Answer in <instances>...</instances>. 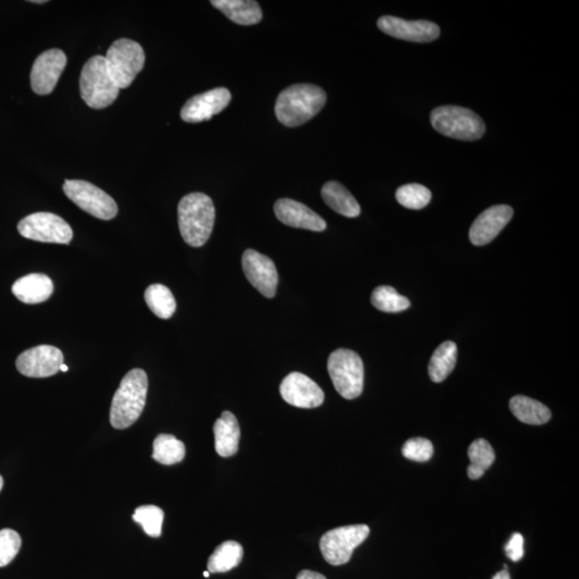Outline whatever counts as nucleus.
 Masks as SVG:
<instances>
[{
    "label": "nucleus",
    "instance_id": "f257e3e1",
    "mask_svg": "<svg viewBox=\"0 0 579 579\" xmlns=\"http://www.w3.org/2000/svg\"><path fill=\"white\" fill-rule=\"evenodd\" d=\"M326 103L322 88L313 84H296L279 94L275 113L287 127H298L314 118Z\"/></svg>",
    "mask_w": 579,
    "mask_h": 579
},
{
    "label": "nucleus",
    "instance_id": "f03ea898",
    "mask_svg": "<svg viewBox=\"0 0 579 579\" xmlns=\"http://www.w3.org/2000/svg\"><path fill=\"white\" fill-rule=\"evenodd\" d=\"M149 379L144 371H130L120 382L110 405V422L116 429H126L134 425L143 412Z\"/></svg>",
    "mask_w": 579,
    "mask_h": 579
},
{
    "label": "nucleus",
    "instance_id": "7ed1b4c3",
    "mask_svg": "<svg viewBox=\"0 0 579 579\" xmlns=\"http://www.w3.org/2000/svg\"><path fill=\"white\" fill-rule=\"evenodd\" d=\"M177 214L183 241L197 249L207 243L216 218L212 199L201 192L189 193L178 204Z\"/></svg>",
    "mask_w": 579,
    "mask_h": 579
},
{
    "label": "nucleus",
    "instance_id": "20e7f679",
    "mask_svg": "<svg viewBox=\"0 0 579 579\" xmlns=\"http://www.w3.org/2000/svg\"><path fill=\"white\" fill-rule=\"evenodd\" d=\"M119 91L110 75L104 56L96 55L86 61L80 77V94L89 108L110 107L118 99Z\"/></svg>",
    "mask_w": 579,
    "mask_h": 579
},
{
    "label": "nucleus",
    "instance_id": "39448f33",
    "mask_svg": "<svg viewBox=\"0 0 579 579\" xmlns=\"http://www.w3.org/2000/svg\"><path fill=\"white\" fill-rule=\"evenodd\" d=\"M430 122L439 134L461 141H477L485 134V123L473 110L444 105L430 114Z\"/></svg>",
    "mask_w": 579,
    "mask_h": 579
},
{
    "label": "nucleus",
    "instance_id": "423d86ee",
    "mask_svg": "<svg viewBox=\"0 0 579 579\" xmlns=\"http://www.w3.org/2000/svg\"><path fill=\"white\" fill-rule=\"evenodd\" d=\"M328 370L336 391L346 399L360 396L364 387V364L356 352L337 349L329 357Z\"/></svg>",
    "mask_w": 579,
    "mask_h": 579
},
{
    "label": "nucleus",
    "instance_id": "0eeeda50",
    "mask_svg": "<svg viewBox=\"0 0 579 579\" xmlns=\"http://www.w3.org/2000/svg\"><path fill=\"white\" fill-rule=\"evenodd\" d=\"M104 58L110 75L119 89L129 87L145 64L143 47L125 38L115 41Z\"/></svg>",
    "mask_w": 579,
    "mask_h": 579
},
{
    "label": "nucleus",
    "instance_id": "6e6552de",
    "mask_svg": "<svg viewBox=\"0 0 579 579\" xmlns=\"http://www.w3.org/2000/svg\"><path fill=\"white\" fill-rule=\"evenodd\" d=\"M371 534L367 525L346 526L328 531L320 541V550L324 559L331 566H342L349 562L357 546Z\"/></svg>",
    "mask_w": 579,
    "mask_h": 579
},
{
    "label": "nucleus",
    "instance_id": "1a4fd4ad",
    "mask_svg": "<svg viewBox=\"0 0 579 579\" xmlns=\"http://www.w3.org/2000/svg\"><path fill=\"white\" fill-rule=\"evenodd\" d=\"M62 189L73 203L94 217L110 220L118 214V207L114 199L91 183L67 180Z\"/></svg>",
    "mask_w": 579,
    "mask_h": 579
},
{
    "label": "nucleus",
    "instance_id": "9d476101",
    "mask_svg": "<svg viewBox=\"0 0 579 579\" xmlns=\"http://www.w3.org/2000/svg\"><path fill=\"white\" fill-rule=\"evenodd\" d=\"M19 233L25 239L68 245L73 238V231L69 224L55 214L35 213L20 221Z\"/></svg>",
    "mask_w": 579,
    "mask_h": 579
},
{
    "label": "nucleus",
    "instance_id": "9b49d317",
    "mask_svg": "<svg viewBox=\"0 0 579 579\" xmlns=\"http://www.w3.org/2000/svg\"><path fill=\"white\" fill-rule=\"evenodd\" d=\"M64 364V355L56 347L38 346L20 355L15 365L19 372L29 378H47L56 375Z\"/></svg>",
    "mask_w": 579,
    "mask_h": 579
},
{
    "label": "nucleus",
    "instance_id": "f8f14e48",
    "mask_svg": "<svg viewBox=\"0 0 579 579\" xmlns=\"http://www.w3.org/2000/svg\"><path fill=\"white\" fill-rule=\"evenodd\" d=\"M67 56L60 49L42 53L34 62L30 72L31 88L36 94H49L57 86L65 70Z\"/></svg>",
    "mask_w": 579,
    "mask_h": 579
},
{
    "label": "nucleus",
    "instance_id": "ddd939ff",
    "mask_svg": "<svg viewBox=\"0 0 579 579\" xmlns=\"http://www.w3.org/2000/svg\"><path fill=\"white\" fill-rule=\"evenodd\" d=\"M281 394L284 402L298 408H317L324 402L322 388L301 372H291L283 379Z\"/></svg>",
    "mask_w": 579,
    "mask_h": 579
},
{
    "label": "nucleus",
    "instance_id": "4468645a",
    "mask_svg": "<svg viewBox=\"0 0 579 579\" xmlns=\"http://www.w3.org/2000/svg\"><path fill=\"white\" fill-rule=\"evenodd\" d=\"M241 262H243L245 276L252 286L267 298L275 297L278 273L270 257L254 249H249L244 252Z\"/></svg>",
    "mask_w": 579,
    "mask_h": 579
},
{
    "label": "nucleus",
    "instance_id": "2eb2a0df",
    "mask_svg": "<svg viewBox=\"0 0 579 579\" xmlns=\"http://www.w3.org/2000/svg\"><path fill=\"white\" fill-rule=\"evenodd\" d=\"M378 28L394 38L419 44H428L440 36L439 26L429 20H405L389 15L378 20Z\"/></svg>",
    "mask_w": 579,
    "mask_h": 579
},
{
    "label": "nucleus",
    "instance_id": "dca6fc26",
    "mask_svg": "<svg viewBox=\"0 0 579 579\" xmlns=\"http://www.w3.org/2000/svg\"><path fill=\"white\" fill-rule=\"evenodd\" d=\"M231 93L224 87L197 94L189 99L181 110L183 122L198 124L205 122L216 114L223 112L231 102Z\"/></svg>",
    "mask_w": 579,
    "mask_h": 579
},
{
    "label": "nucleus",
    "instance_id": "f3484780",
    "mask_svg": "<svg viewBox=\"0 0 579 579\" xmlns=\"http://www.w3.org/2000/svg\"><path fill=\"white\" fill-rule=\"evenodd\" d=\"M514 210L509 205H496L478 216L472 224L469 239L475 246H485L497 238L512 219Z\"/></svg>",
    "mask_w": 579,
    "mask_h": 579
},
{
    "label": "nucleus",
    "instance_id": "a211bd4d",
    "mask_svg": "<svg viewBox=\"0 0 579 579\" xmlns=\"http://www.w3.org/2000/svg\"><path fill=\"white\" fill-rule=\"evenodd\" d=\"M276 217L282 224L292 228L304 229L314 232H322L326 229L325 220L301 202L291 199H281L273 207Z\"/></svg>",
    "mask_w": 579,
    "mask_h": 579
},
{
    "label": "nucleus",
    "instance_id": "6ab92c4d",
    "mask_svg": "<svg viewBox=\"0 0 579 579\" xmlns=\"http://www.w3.org/2000/svg\"><path fill=\"white\" fill-rule=\"evenodd\" d=\"M54 292V284L45 273H29L13 283L12 293L19 301L36 305L47 301Z\"/></svg>",
    "mask_w": 579,
    "mask_h": 579
},
{
    "label": "nucleus",
    "instance_id": "aec40b11",
    "mask_svg": "<svg viewBox=\"0 0 579 579\" xmlns=\"http://www.w3.org/2000/svg\"><path fill=\"white\" fill-rule=\"evenodd\" d=\"M216 452L221 457L233 456L239 451L241 429L235 415L224 412L214 425Z\"/></svg>",
    "mask_w": 579,
    "mask_h": 579
},
{
    "label": "nucleus",
    "instance_id": "412c9836",
    "mask_svg": "<svg viewBox=\"0 0 579 579\" xmlns=\"http://www.w3.org/2000/svg\"><path fill=\"white\" fill-rule=\"evenodd\" d=\"M210 4L232 22L239 25H255L263 17L259 4L251 0H213Z\"/></svg>",
    "mask_w": 579,
    "mask_h": 579
},
{
    "label": "nucleus",
    "instance_id": "4be33fe9",
    "mask_svg": "<svg viewBox=\"0 0 579 579\" xmlns=\"http://www.w3.org/2000/svg\"><path fill=\"white\" fill-rule=\"evenodd\" d=\"M324 202L331 209L347 218H355L361 214V207L356 199L341 183L329 182L321 191Z\"/></svg>",
    "mask_w": 579,
    "mask_h": 579
},
{
    "label": "nucleus",
    "instance_id": "5701e85b",
    "mask_svg": "<svg viewBox=\"0 0 579 579\" xmlns=\"http://www.w3.org/2000/svg\"><path fill=\"white\" fill-rule=\"evenodd\" d=\"M510 409L516 419L529 425H543L551 419L550 410L545 404L520 395L510 399Z\"/></svg>",
    "mask_w": 579,
    "mask_h": 579
},
{
    "label": "nucleus",
    "instance_id": "b1692460",
    "mask_svg": "<svg viewBox=\"0 0 579 579\" xmlns=\"http://www.w3.org/2000/svg\"><path fill=\"white\" fill-rule=\"evenodd\" d=\"M456 361L457 346L455 342L445 341L436 347L428 365L431 381L436 383L444 381L454 371Z\"/></svg>",
    "mask_w": 579,
    "mask_h": 579
},
{
    "label": "nucleus",
    "instance_id": "393cba45",
    "mask_svg": "<svg viewBox=\"0 0 579 579\" xmlns=\"http://www.w3.org/2000/svg\"><path fill=\"white\" fill-rule=\"evenodd\" d=\"M244 550L238 542L226 541L219 545L209 557L208 568L209 573H225L239 567L243 560Z\"/></svg>",
    "mask_w": 579,
    "mask_h": 579
},
{
    "label": "nucleus",
    "instance_id": "a878e982",
    "mask_svg": "<svg viewBox=\"0 0 579 579\" xmlns=\"http://www.w3.org/2000/svg\"><path fill=\"white\" fill-rule=\"evenodd\" d=\"M186 447L181 440L172 435L157 436L152 446V460L171 466L181 462L185 458Z\"/></svg>",
    "mask_w": 579,
    "mask_h": 579
},
{
    "label": "nucleus",
    "instance_id": "bb28decb",
    "mask_svg": "<svg viewBox=\"0 0 579 579\" xmlns=\"http://www.w3.org/2000/svg\"><path fill=\"white\" fill-rule=\"evenodd\" d=\"M145 302L158 318L170 319L176 310V302L171 290L160 283L151 284L146 289Z\"/></svg>",
    "mask_w": 579,
    "mask_h": 579
},
{
    "label": "nucleus",
    "instance_id": "cd10ccee",
    "mask_svg": "<svg viewBox=\"0 0 579 579\" xmlns=\"http://www.w3.org/2000/svg\"><path fill=\"white\" fill-rule=\"evenodd\" d=\"M470 466L468 467V477L471 480H477L484 476V473L491 467L494 461V451L493 446L485 439H477L472 442L469 451Z\"/></svg>",
    "mask_w": 579,
    "mask_h": 579
},
{
    "label": "nucleus",
    "instance_id": "c85d7f7f",
    "mask_svg": "<svg viewBox=\"0 0 579 579\" xmlns=\"http://www.w3.org/2000/svg\"><path fill=\"white\" fill-rule=\"evenodd\" d=\"M371 303L378 310L383 313H402L410 307V301L392 287L381 286L373 290Z\"/></svg>",
    "mask_w": 579,
    "mask_h": 579
},
{
    "label": "nucleus",
    "instance_id": "c756f323",
    "mask_svg": "<svg viewBox=\"0 0 579 579\" xmlns=\"http://www.w3.org/2000/svg\"><path fill=\"white\" fill-rule=\"evenodd\" d=\"M133 518L142 526L145 534L151 536V538H159L161 535L165 513L156 505H142V507L135 510Z\"/></svg>",
    "mask_w": 579,
    "mask_h": 579
},
{
    "label": "nucleus",
    "instance_id": "7c9ffc66",
    "mask_svg": "<svg viewBox=\"0 0 579 579\" xmlns=\"http://www.w3.org/2000/svg\"><path fill=\"white\" fill-rule=\"evenodd\" d=\"M396 199L404 208L418 210L428 207L431 200V192L429 189L420 183H408L398 188Z\"/></svg>",
    "mask_w": 579,
    "mask_h": 579
},
{
    "label": "nucleus",
    "instance_id": "2f4dec72",
    "mask_svg": "<svg viewBox=\"0 0 579 579\" xmlns=\"http://www.w3.org/2000/svg\"><path fill=\"white\" fill-rule=\"evenodd\" d=\"M22 546V539L17 531L12 529L0 530V567L12 562Z\"/></svg>",
    "mask_w": 579,
    "mask_h": 579
},
{
    "label": "nucleus",
    "instance_id": "473e14b6",
    "mask_svg": "<svg viewBox=\"0 0 579 579\" xmlns=\"http://www.w3.org/2000/svg\"><path fill=\"white\" fill-rule=\"evenodd\" d=\"M403 454L410 461H428L434 455V445L428 439L412 438L404 444Z\"/></svg>",
    "mask_w": 579,
    "mask_h": 579
},
{
    "label": "nucleus",
    "instance_id": "72a5a7b5",
    "mask_svg": "<svg viewBox=\"0 0 579 579\" xmlns=\"http://www.w3.org/2000/svg\"><path fill=\"white\" fill-rule=\"evenodd\" d=\"M505 552L512 561H519L525 555L524 538L520 534H514L505 546Z\"/></svg>",
    "mask_w": 579,
    "mask_h": 579
},
{
    "label": "nucleus",
    "instance_id": "f704fd0d",
    "mask_svg": "<svg viewBox=\"0 0 579 579\" xmlns=\"http://www.w3.org/2000/svg\"><path fill=\"white\" fill-rule=\"evenodd\" d=\"M297 579H326V577L317 572L303 570L298 574Z\"/></svg>",
    "mask_w": 579,
    "mask_h": 579
},
{
    "label": "nucleus",
    "instance_id": "c9c22d12",
    "mask_svg": "<svg viewBox=\"0 0 579 579\" xmlns=\"http://www.w3.org/2000/svg\"><path fill=\"white\" fill-rule=\"evenodd\" d=\"M493 579H510L507 567H504L503 571L497 573Z\"/></svg>",
    "mask_w": 579,
    "mask_h": 579
},
{
    "label": "nucleus",
    "instance_id": "e433bc0d",
    "mask_svg": "<svg viewBox=\"0 0 579 579\" xmlns=\"http://www.w3.org/2000/svg\"><path fill=\"white\" fill-rule=\"evenodd\" d=\"M30 3H33V4H45L46 2H45V0H31Z\"/></svg>",
    "mask_w": 579,
    "mask_h": 579
},
{
    "label": "nucleus",
    "instance_id": "4c0bfd02",
    "mask_svg": "<svg viewBox=\"0 0 579 579\" xmlns=\"http://www.w3.org/2000/svg\"><path fill=\"white\" fill-rule=\"evenodd\" d=\"M3 487H4V478L2 476H0V492H2Z\"/></svg>",
    "mask_w": 579,
    "mask_h": 579
},
{
    "label": "nucleus",
    "instance_id": "58836bf2",
    "mask_svg": "<svg viewBox=\"0 0 579 579\" xmlns=\"http://www.w3.org/2000/svg\"><path fill=\"white\" fill-rule=\"evenodd\" d=\"M61 371H68V367L64 364L61 366Z\"/></svg>",
    "mask_w": 579,
    "mask_h": 579
},
{
    "label": "nucleus",
    "instance_id": "ea45409f",
    "mask_svg": "<svg viewBox=\"0 0 579 579\" xmlns=\"http://www.w3.org/2000/svg\"><path fill=\"white\" fill-rule=\"evenodd\" d=\"M203 575H204L205 577H208V576H209V572H208V571L204 572Z\"/></svg>",
    "mask_w": 579,
    "mask_h": 579
}]
</instances>
